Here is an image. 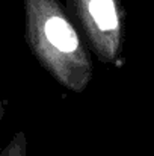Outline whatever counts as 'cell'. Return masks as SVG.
<instances>
[{
    "instance_id": "2",
    "label": "cell",
    "mask_w": 154,
    "mask_h": 156,
    "mask_svg": "<svg viewBox=\"0 0 154 156\" xmlns=\"http://www.w3.org/2000/svg\"><path fill=\"white\" fill-rule=\"evenodd\" d=\"M88 11L101 30H112L118 26L113 0H88Z\"/></svg>"
},
{
    "instance_id": "1",
    "label": "cell",
    "mask_w": 154,
    "mask_h": 156,
    "mask_svg": "<svg viewBox=\"0 0 154 156\" xmlns=\"http://www.w3.org/2000/svg\"><path fill=\"white\" fill-rule=\"evenodd\" d=\"M46 35L51 44L60 52H74L77 49L79 40L74 29L57 15H53L46 23Z\"/></svg>"
}]
</instances>
